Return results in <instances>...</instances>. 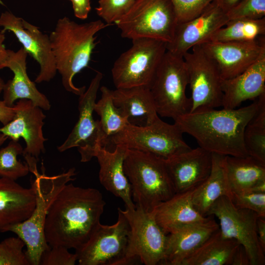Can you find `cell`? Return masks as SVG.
I'll return each instance as SVG.
<instances>
[{
  "mask_svg": "<svg viewBox=\"0 0 265 265\" xmlns=\"http://www.w3.org/2000/svg\"><path fill=\"white\" fill-rule=\"evenodd\" d=\"M105 205L99 190L68 183L48 209L44 226L46 242L50 246L79 249L100 223Z\"/></svg>",
  "mask_w": 265,
  "mask_h": 265,
  "instance_id": "6da1fadb",
  "label": "cell"
},
{
  "mask_svg": "<svg viewBox=\"0 0 265 265\" xmlns=\"http://www.w3.org/2000/svg\"><path fill=\"white\" fill-rule=\"evenodd\" d=\"M258 99L239 108L199 110L174 121L183 133L194 137L199 146L213 154L225 156H248L244 143L245 129L256 113Z\"/></svg>",
  "mask_w": 265,
  "mask_h": 265,
  "instance_id": "7a4b0ae2",
  "label": "cell"
},
{
  "mask_svg": "<svg viewBox=\"0 0 265 265\" xmlns=\"http://www.w3.org/2000/svg\"><path fill=\"white\" fill-rule=\"evenodd\" d=\"M110 26L100 20L78 24L67 17L60 18L49 35L57 71L64 89L80 96L85 87L73 83L74 76L86 67L97 43L95 35Z\"/></svg>",
  "mask_w": 265,
  "mask_h": 265,
  "instance_id": "3957f363",
  "label": "cell"
},
{
  "mask_svg": "<svg viewBox=\"0 0 265 265\" xmlns=\"http://www.w3.org/2000/svg\"><path fill=\"white\" fill-rule=\"evenodd\" d=\"M75 168L61 174L48 176L39 173L37 167L30 170L35 176L31 187L35 197V205L30 216L26 220L9 225L1 232H11L25 242V251L31 265H40L41 258L50 246L45 238L44 226L48 209L55 196L70 181L74 180Z\"/></svg>",
  "mask_w": 265,
  "mask_h": 265,
  "instance_id": "277c9868",
  "label": "cell"
},
{
  "mask_svg": "<svg viewBox=\"0 0 265 265\" xmlns=\"http://www.w3.org/2000/svg\"><path fill=\"white\" fill-rule=\"evenodd\" d=\"M123 168L135 207L146 212H153L176 193L162 158L127 149Z\"/></svg>",
  "mask_w": 265,
  "mask_h": 265,
  "instance_id": "5b68a950",
  "label": "cell"
},
{
  "mask_svg": "<svg viewBox=\"0 0 265 265\" xmlns=\"http://www.w3.org/2000/svg\"><path fill=\"white\" fill-rule=\"evenodd\" d=\"M188 85L183 56L166 51L149 88L157 114L175 121L189 113L191 102L186 94Z\"/></svg>",
  "mask_w": 265,
  "mask_h": 265,
  "instance_id": "8992f818",
  "label": "cell"
},
{
  "mask_svg": "<svg viewBox=\"0 0 265 265\" xmlns=\"http://www.w3.org/2000/svg\"><path fill=\"white\" fill-rule=\"evenodd\" d=\"M178 24L171 0H135L129 10L115 23L122 37L147 38L170 43Z\"/></svg>",
  "mask_w": 265,
  "mask_h": 265,
  "instance_id": "52a82bcc",
  "label": "cell"
},
{
  "mask_svg": "<svg viewBox=\"0 0 265 265\" xmlns=\"http://www.w3.org/2000/svg\"><path fill=\"white\" fill-rule=\"evenodd\" d=\"M166 51L163 42L147 38L132 39V46L119 56L111 69L116 88H150Z\"/></svg>",
  "mask_w": 265,
  "mask_h": 265,
  "instance_id": "ba28073f",
  "label": "cell"
},
{
  "mask_svg": "<svg viewBox=\"0 0 265 265\" xmlns=\"http://www.w3.org/2000/svg\"><path fill=\"white\" fill-rule=\"evenodd\" d=\"M183 133L175 123L168 124L158 117L146 126L128 124L123 130L110 137L108 142L166 159L191 149L184 139Z\"/></svg>",
  "mask_w": 265,
  "mask_h": 265,
  "instance_id": "9c48e42d",
  "label": "cell"
},
{
  "mask_svg": "<svg viewBox=\"0 0 265 265\" xmlns=\"http://www.w3.org/2000/svg\"><path fill=\"white\" fill-rule=\"evenodd\" d=\"M118 214L116 223L111 225L99 223L88 240L75 250L79 265H129L130 228L119 208Z\"/></svg>",
  "mask_w": 265,
  "mask_h": 265,
  "instance_id": "30bf717a",
  "label": "cell"
},
{
  "mask_svg": "<svg viewBox=\"0 0 265 265\" xmlns=\"http://www.w3.org/2000/svg\"><path fill=\"white\" fill-rule=\"evenodd\" d=\"M215 215L219 221V229L225 238L236 239L245 249L250 265H264L265 252L257 233V214L247 209L238 208L226 196L218 198L211 207L207 216Z\"/></svg>",
  "mask_w": 265,
  "mask_h": 265,
  "instance_id": "8fae6325",
  "label": "cell"
},
{
  "mask_svg": "<svg viewBox=\"0 0 265 265\" xmlns=\"http://www.w3.org/2000/svg\"><path fill=\"white\" fill-rule=\"evenodd\" d=\"M130 228L127 259L129 264L137 258L145 265H160L164 256L167 234L155 220L153 212L135 207L119 208Z\"/></svg>",
  "mask_w": 265,
  "mask_h": 265,
  "instance_id": "7c38bea8",
  "label": "cell"
},
{
  "mask_svg": "<svg viewBox=\"0 0 265 265\" xmlns=\"http://www.w3.org/2000/svg\"><path fill=\"white\" fill-rule=\"evenodd\" d=\"M191 91L189 112L222 105V80L219 70L200 45L184 56Z\"/></svg>",
  "mask_w": 265,
  "mask_h": 265,
  "instance_id": "4fadbf2b",
  "label": "cell"
},
{
  "mask_svg": "<svg viewBox=\"0 0 265 265\" xmlns=\"http://www.w3.org/2000/svg\"><path fill=\"white\" fill-rule=\"evenodd\" d=\"M102 78L103 74L97 72L87 89L80 96L78 120L64 142L57 147L60 152L77 147L80 161L83 162L95 157L99 146L106 145L100 121L93 117L94 107Z\"/></svg>",
  "mask_w": 265,
  "mask_h": 265,
  "instance_id": "5bb4252c",
  "label": "cell"
},
{
  "mask_svg": "<svg viewBox=\"0 0 265 265\" xmlns=\"http://www.w3.org/2000/svg\"><path fill=\"white\" fill-rule=\"evenodd\" d=\"M0 26L2 32H12L23 48L38 63L40 71L35 82H49L57 72L55 59L49 35L43 33L39 28L6 11L0 16Z\"/></svg>",
  "mask_w": 265,
  "mask_h": 265,
  "instance_id": "9a60e30c",
  "label": "cell"
},
{
  "mask_svg": "<svg viewBox=\"0 0 265 265\" xmlns=\"http://www.w3.org/2000/svg\"><path fill=\"white\" fill-rule=\"evenodd\" d=\"M200 45L223 80L235 77L265 57L264 37L250 41H209Z\"/></svg>",
  "mask_w": 265,
  "mask_h": 265,
  "instance_id": "2e32d148",
  "label": "cell"
},
{
  "mask_svg": "<svg viewBox=\"0 0 265 265\" xmlns=\"http://www.w3.org/2000/svg\"><path fill=\"white\" fill-rule=\"evenodd\" d=\"M14 115L7 124L0 128V132L11 140L23 138L26 143L23 154L26 160H36L45 152L43 127L46 115L42 109L27 99H20L13 106Z\"/></svg>",
  "mask_w": 265,
  "mask_h": 265,
  "instance_id": "e0dca14e",
  "label": "cell"
},
{
  "mask_svg": "<svg viewBox=\"0 0 265 265\" xmlns=\"http://www.w3.org/2000/svg\"><path fill=\"white\" fill-rule=\"evenodd\" d=\"M228 21L227 12L214 1L197 17L178 23L172 41L166 44L167 51L183 56L194 46L208 42Z\"/></svg>",
  "mask_w": 265,
  "mask_h": 265,
  "instance_id": "ac0fdd59",
  "label": "cell"
},
{
  "mask_svg": "<svg viewBox=\"0 0 265 265\" xmlns=\"http://www.w3.org/2000/svg\"><path fill=\"white\" fill-rule=\"evenodd\" d=\"M176 193L195 188L209 176L212 153L200 146L164 159Z\"/></svg>",
  "mask_w": 265,
  "mask_h": 265,
  "instance_id": "d6986e66",
  "label": "cell"
},
{
  "mask_svg": "<svg viewBox=\"0 0 265 265\" xmlns=\"http://www.w3.org/2000/svg\"><path fill=\"white\" fill-rule=\"evenodd\" d=\"M28 53L22 47L17 51L7 50V56L0 65V70L9 68L13 73L12 79L5 83L3 100L9 106H13L17 100L27 99L45 110L51 108V104L47 97L37 88L34 82L29 79L26 67Z\"/></svg>",
  "mask_w": 265,
  "mask_h": 265,
  "instance_id": "ffe728a7",
  "label": "cell"
},
{
  "mask_svg": "<svg viewBox=\"0 0 265 265\" xmlns=\"http://www.w3.org/2000/svg\"><path fill=\"white\" fill-rule=\"evenodd\" d=\"M113 152L100 146L97 148L95 157L100 166L99 181L101 185L116 197L122 199L126 208L133 209V203L130 184L125 174L124 160L127 148L117 145Z\"/></svg>",
  "mask_w": 265,
  "mask_h": 265,
  "instance_id": "44dd1931",
  "label": "cell"
},
{
  "mask_svg": "<svg viewBox=\"0 0 265 265\" xmlns=\"http://www.w3.org/2000/svg\"><path fill=\"white\" fill-rule=\"evenodd\" d=\"M222 105L234 109L246 100H255L265 94V57L233 78L222 80Z\"/></svg>",
  "mask_w": 265,
  "mask_h": 265,
  "instance_id": "7402d4cb",
  "label": "cell"
},
{
  "mask_svg": "<svg viewBox=\"0 0 265 265\" xmlns=\"http://www.w3.org/2000/svg\"><path fill=\"white\" fill-rule=\"evenodd\" d=\"M195 188L175 193L152 212L156 221L166 234L210 218L200 214L194 207L192 197Z\"/></svg>",
  "mask_w": 265,
  "mask_h": 265,
  "instance_id": "603a6c76",
  "label": "cell"
},
{
  "mask_svg": "<svg viewBox=\"0 0 265 265\" xmlns=\"http://www.w3.org/2000/svg\"><path fill=\"white\" fill-rule=\"evenodd\" d=\"M219 225L211 216L207 221L167 234L164 258L160 265H182L212 234Z\"/></svg>",
  "mask_w": 265,
  "mask_h": 265,
  "instance_id": "cb8c5ba5",
  "label": "cell"
},
{
  "mask_svg": "<svg viewBox=\"0 0 265 265\" xmlns=\"http://www.w3.org/2000/svg\"><path fill=\"white\" fill-rule=\"evenodd\" d=\"M35 205L34 190L16 181L0 177V232L10 225L27 219Z\"/></svg>",
  "mask_w": 265,
  "mask_h": 265,
  "instance_id": "d4e9b609",
  "label": "cell"
},
{
  "mask_svg": "<svg viewBox=\"0 0 265 265\" xmlns=\"http://www.w3.org/2000/svg\"><path fill=\"white\" fill-rule=\"evenodd\" d=\"M112 96L114 105L131 124L148 125L159 117L148 87L116 88Z\"/></svg>",
  "mask_w": 265,
  "mask_h": 265,
  "instance_id": "484cf974",
  "label": "cell"
},
{
  "mask_svg": "<svg viewBox=\"0 0 265 265\" xmlns=\"http://www.w3.org/2000/svg\"><path fill=\"white\" fill-rule=\"evenodd\" d=\"M231 190L225 166V156L212 153V167L208 177L196 187L192 200L196 210L202 215L207 216L212 205L220 197L230 199Z\"/></svg>",
  "mask_w": 265,
  "mask_h": 265,
  "instance_id": "4316f807",
  "label": "cell"
},
{
  "mask_svg": "<svg viewBox=\"0 0 265 265\" xmlns=\"http://www.w3.org/2000/svg\"><path fill=\"white\" fill-rule=\"evenodd\" d=\"M239 245L236 239L224 238L219 229L184 260L182 265H231Z\"/></svg>",
  "mask_w": 265,
  "mask_h": 265,
  "instance_id": "83f0119b",
  "label": "cell"
},
{
  "mask_svg": "<svg viewBox=\"0 0 265 265\" xmlns=\"http://www.w3.org/2000/svg\"><path fill=\"white\" fill-rule=\"evenodd\" d=\"M225 166L232 193L248 192L259 182L265 181V164L249 155L225 156Z\"/></svg>",
  "mask_w": 265,
  "mask_h": 265,
  "instance_id": "f1b7e54d",
  "label": "cell"
},
{
  "mask_svg": "<svg viewBox=\"0 0 265 265\" xmlns=\"http://www.w3.org/2000/svg\"><path fill=\"white\" fill-rule=\"evenodd\" d=\"M265 34V17L259 19H238L229 20L211 36L209 41H250Z\"/></svg>",
  "mask_w": 265,
  "mask_h": 265,
  "instance_id": "f546056e",
  "label": "cell"
},
{
  "mask_svg": "<svg viewBox=\"0 0 265 265\" xmlns=\"http://www.w3.org/2000/svg\"><path fill=\"white\" fill-rule=\"evenodd\" d=\"M100 90L101 97L95 104L94 111L100 117L99 121L106 145L110 137L121 131L130 123L114 105L112 90L105 86H102Z\"/></svg>",
  "mask_w": 265,
  "mask_h": 265,
  "instance_id": "4dcf8cb0",
  "label": "cell"
},
{
  "mask_svg": "<svg viewBox=\"0 0 265 265\" xmlns=\"http://www.w3.org/2000/svg\"><path fill=\"white\" fill-rule=\"evenodd\" d=\"M258 100V109L245 129L244 143L248 155L265 164V94Z\"/></svg>",
  "mask_w": 265,
  "mask_h": 265,
  "instance_id": "1f68e13d",
  "label": "cell"
},
{
  "mask_svg": "<svg viewBox=\"0 0 265 265\" xmlns=\"http://www.w3.org/2000/svg\"><path fill=\"white\" fill-rule=\"evenodd\" d=\"M24 149L18 141L11 140L0 149V177L16 181L26 176L29 172L28 164L17 159Z\"/></svg>",
  "mask_w": 265,
  "mask_h": 265,
  "instance_id": "d6a6232c",
  "label": "cell"
},
{
  "mask_svg": "<svg viewBox=\"0 0 265 265\" xmlns=\"http://www.w3.org/2000/svg\"><path fill=\"white\" fill-rule=\"evenodd\" d=\"M24 241L19 237H9L0 242V265H30L24 251Z\"/></svg>",
  "mask_w": 265,
  "mask_h": 265,
  "instance_id": "836d02e7",
  "label": "cell"
},
{
  "mask_svg": "<svg viewBox=\"0 0 265 265\" xmlns=\"http://www.w3.org/2000/svg\"><path fill=\"white\" fill-rule=\"evenodd\" d=\"M135 0H99L95 8L97 15L106 24L111 25L123 17L131 8Z\"/></svg>",
  "mask_w": 265,
  "mask_h": 265,
  "instance_id": "e575fe53",
  "label": "cell"
},
{
  "mask_svg": "<svg viewBox=\"0 0 265 265\" xmlns=\"http://www.w3.org/2000/svg\"><path fill=\"white\" fill-rule=\"evenodd\" d=\"M229 20L259 19L265 16V0H241L227 11Z\"/></svg>",
  "mask_w": 265,
  "mask_h": 265,
  "instance_id": "d590c367",
  "label": "cell"
},
{
  "mask_svg": "<svg viewBox=\"0 0 265 265\" xmlns=\"http://www.w3.org/2000/svg\"><path fill=\"white\" fill-rule=\"evenodd\" d=\"M215 0H171L178 23L191 20L199 15Z\"/></svg>",
  "mask_w": 265,
  "mask_h": 265,
  "instance_id": "8d00e7d4",
  "label": "cell"
},
{
  "mask_svg": "<svg viewBox=\"0 0 265 265\" xmlns=\"http://www.w3.org/2000/svg\"><path fill=\"white\" fill-rule=\"evenodd\" d=\"M231 199L237 207L250 210L258 216L265 217V193H233Z\"/></svg>",
  "mask_w": 265,
  "mask_h": 265,
  "instance_id": "74e56055",
  "label": "cell"
},
{
  "mask_svg": "<svg viewBox=\"0 0 265 265\" xmlns=\"http://www.w3.org/2000/svg\"><path fill=\"white\" fill-rule=\"evenodd\" d=\"M69 249L63 246H54L44 252L41 258L42 265H74L77 262L75 253L69 251Z\"/></svg>",
  "mask_w": 265,
  "mask_h": 265,
  "instance_id": "f35d334b",
  "label": "cell"
},
{
  "mask_svg": "<svg viewBox=\"0 0 265 265\" xmlns=\"http://www.w3.org/2000/svg\"><path fill=\"white\" fill-rule=\"evenodd\" d=\"M72 4L74 15L81 20L87 18L91 11V0H69Z\"/></svg>",
  "mask_w": 265,
  "mask_h": 265,
  "instance_id": "ab89813d",
  "label": "cell"
},
{
  "mask_svg": "<svg viewBox=\"0 0 265 265\" xmlns=\"http://www.w3.org/2000/svg\"><path fill=\"white\" fill-rule=\"evenodd\" d=\"M14 115L13 107L8 106L3 100L0 101V122L3 126L11 121Z\"/></svg>",
  "mask_w": 265,
  "mask_h": 265,
  "instance_id": "60d3db41",
  "label": "cell"
},
{
  "mask_svg": "<svg viewBox=\"0 0 265 265\" xmlns=\"http://www.w3.org/2000/svg\"><path fill=\"white\" fill-rule=\"evenodd\" d=\"M231 265H250L249 257L240 244L234 255Z\"/></svg>",
  "mask_w": 265,
  "mask_h": 265,
  "instance_id": "b9f144b4",
  "label": "cell"
},
{
  "mask_svg": "<svg viewBox=\"0 0 265 265\" xmlns=\"http://www.w3.org/2000/svg\"><path fill=\"white\" fill-rule=\"evenodd\" d=\"M257 233L260 244L265 252V217L258 216L257 220Z\"/></svg>",
  "mask_w": 265,
  "mask_h": 265,
  "instance_id": "7bdbcfd3",
  "label": "cell"
},
{
  "mask_svg": "<svg viewBox=\"0 0 265 265\" xmlns=\"http://www.w3.org/2000/svg\"><path fill=\"white\" fill-rule=\"evenodd\" d=\"M5 40L4 33L0 31V65L5 61L7 56V50L3 44Z\"/></svg>",
  "mask_w": 265,
  "mask_h": 265,
  "instance_id": "ee69618b",
  "label": "cell"
},
{
  "mask_svg": "<svg viewBox=\"0 0 265 265\" xmlns=\"http://www.w3.org/2000/svg\"><path fill=\"white\" fill-rule=\"evenodd\" d=\"M240 0H215L217 4L225 11H227Z\"/></svg>",
  "mask_w": 265,
  "mask_h": 265,
  "instance_id": "f6af8a7d",
  "label": "cell"
},
{
  "mask_svg": "<svg viewBox=\"0 0 265 265\" xmlns=\"http://www.w3.org/2000/svg\"><path fill=\"white\" fill-rule=\"evenodd\" d=\"M248 192L265 193V181L259 182Z\"/></svg>",
  "mask_w": 265,
  "mask_h": 265,
  "instance_id": "bcb514c9",
  "label": "cell"
},
{
  "mask_svg": "<svg viewBox=\"0 0 265 265\" xmlns=\"http://www.w3.org/2000/svg\"><path fill=\"white\" fill-rule=\"evenodd\" d=\"M7 138V136L0 132V146H1Z\"/></svg>",
  "mask_w": 265,
  "mask_h": 265,
  "instance_id": "7dc6e473",
  "label": "cell"
},
{
  "mask_svg": "<svg viewBox=\"0 0 265 265\" xmlns=\"http://www.w3.org/2000/svg\"><path fill=\"white\" fill-rule=\"evenodd\" d=\"M5 83L3 80L0 77V94L3 91Z\"/></svg>",
  "mask_w": 265,
  "mask_h": 265,
  "instance_id": "c3c4849f",
  "label": "cell"
},
{
  "mask_svg": "<svg viewBox=\"0 0 265 265\" xmlns=\"http://www.w3.org/2000/svg\"><path fill=\"white\" fill-rule=\"evenodd\" d=\"M0 3L1 4H3V3H2V1H1L0 0Z\"/></svg>",
  "mask_w": 265,
  "mask_h": 265,
  "instance_id": "681fc988",
  "label": "cell"
}]
</instances>
